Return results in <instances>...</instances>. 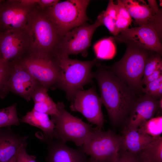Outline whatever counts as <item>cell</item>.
I'll use <instances>...</instances> for the list:
<instances>
[{
	"label": "cell",
	"mask_w": 162,
	"mask_h": 162,
	"mask_svg": "<svg viewBox=\"0 0 162 162\" xmlns=\"http://www.w3.org/2000/svg\"><path fill=\"white\" fill-rule=\"evenodd\" d=\"M112 38L117 42L137 46L162 55V38L153 28L149 25L128 28Z\"/></svg>",
	"instance_id": "obj_13"
},
{
	"label": "cell",
	"mask_w": 162,
	"mask_h": 162,
	"mask_svg": "<svg viewBox=\"0 0 162 162\" xmlns=\"http://www.w3.org/2000/svg\"><path fill=\"white\" fill-rule=\"evenodd\" d=\"M121 138L111 130L93 128L81 149L91 162H112L121 150Z\"/></svg>",
	"instance_id": "obj_6"
},
{
	"label": "cell",
	"mask_w": 162,
	"mask_h": 162,
	"mask_svg": "<svg viewBox=\"0 0 162 162\" xmlns=\"http://www.w3.org/2000/svg\"><path fill=\"white\" fill-rule=\"evenodd\" d=\"M31 49V43L26 28L1 33L0 59L9 63L21 58Z\"/></svg>",
	"instance_id": "obj_12"
},
{
	"label": "cell",
	"mask_w": 162,
	"mask_h": 162,
	"mask_svg": "<svg viewBox=\"0 0 162 162\" xmlns=\"http://www.w3.org/2000/svg\"><path fill=\"white\" fill-rule=\"evenodd\" d=\"M10 63L0 59V98H4L9 92L7 82L9 75Z\"/></svg>",
	"instance_id": "obj_29"
},
{
	"label": "cell",
	"mask_w": 162,
	"mask_h": 162,
	"mask_svg": "<svg viewBox=\"0 0 162 162\" xmlns=\"http://www.w3.org/2000/svg\"><path fill=\"white\" fill-rule=\"evenodd\" d=\"M26 28L30 39L31 50L53 56L62 36L44 9L38 5L32 13Z\"/></svg>",
	"instance_id": "obj_2"
},
{
	"label": "cell",
	"mask_w": 162,
	"mask_h": 162,
	"mask_svg": "<svg viewBox=\"0 0 162 162\" xmlns=\"http://www.w3.org/2000/svg\"><path fill=\"white\" fill-rule=\"evenodd\" d=\"M28 138L14 131L10 127L0 128V162H8L15 156L27 143Z\"/></svg>",
	"instance_id": "obj_18"
},
{
	"label": "cell",
	"mask_w": 162,
	"mask_h": 162,
	"mask_svg": "<svg viewBox=\"0 0 162 162\" xmlns=\"http://www.w3.org/2000/svg\"><path fill=\"white\" fill-rule=\"evenodd\" d=\"M8 162H16L15 156L13 157L10 161Z\"/></svg>",
	"instance_id": "obj_36"
},
{
	"label": "cell",
	"mask_w": 162,
	"mask_h": 162,
	"mask_svg": "<svg viewBox=\"0 0 162 162\" xmlns=\"http://www.w3.org/2000/svg\"><path fill=\"white\" fill-rule=\"evenodd\" d=\"M117 11V4L113 0H110L106 10L102 12L97 18L100 21L102 25L104 26L114 36H116V23Z\"/></svg>",
	"instance_id": "obj_23"
},
{
	"label": "cell",
	"mask_w": 162,
	"mask_h": 162,
	"mask_svg": "<svg viewBox=\"0 0 162 162\" xmlns=\"http://www.w3.org/2000/svg\"><path fill=\"white\" fill-rule=\"evenodd\" d=\"M132 18L139 26L148 25L153 28L162 37V14L160 9L155 14L144 1L122 0Z\"/></svg>",
	"instance_id": "obj_16"
},
{
	"label": "cell",
	"mask_w": 162,
	"mask_h": 162,
	"mask_svg": "<svg viewBox=\"0 0 162 162\" xmlns=\"http://www.w3.org/2000/svg\"><path fill=\"white\" fill-rule=\"evenodd\" d=\"M140 162H162V137H154L145 147L136 154Z\"/></svg>",
	"instance_id": "obj_22"
},
{
	"label": "cell",
	"mask_w": 162,
	"mask_h": 162,
	"mask_svg": "<svg viewBox=\"0 0 162 162\" xmlns=\"http://www.w3.org/2000/svg\"><path fill=\"white\" fill-rule=\"evenodd\" d=\"M38 137L47 145V162H89L86 154L81 148H71L58 140L44 138L42 134Z\"/></svg>",
	"instance_id": "obj_15"
},
{
	"label": "cell",
	"mask_w": 162,
	"mask_h": 162,
	"mask_svg": "<svg viewBox=\"0 0 162 162\" xmlns=\"http://www.w3.org/2000/svg\"><path fill=\"white\" fill-rule=\"evenodd\" d=\"M161 76H162V68L155 71L145 79L142 80V85H146L148 83L158 79Z\"/></svg>",
	"instance_id": "obj_33"
},
{
	"label": "cell",
	"mask_w": 162,
	"mask_h": 162,
	"mask_svg": "<svg viewBox=\"0 0 162 162\" xmlns=\"http://www.w3.org/2000/svg\"><path fill=\"white\" fill-rule=\"evenodd\" d=\"M1 32H0V35H1Z\"/></svg>",
	"instance_id": "obj_37"
},
{
	"label": "cell",
	"mask_w": 162,
	"mask_h": 162,
	"mask_svg": "<svg viewBox=\"0 0 162 162\" xmlns=\"http://www.w3.org/2000/svg\"><path fill=\"white\" fill-rule=\"evenodd\" d=\"M112 37L100 40L94 46L93 49L97 59H112L116 53V47Z\"/></svg>",
	"instance_id": "obj_24"
},
{
	"label": "cell",
	"mask_w": 162,
	"mask_h": 162,
	"mask_svg": "<svg viewBox=\"0 0 162 162\" xmlns=\"http://www.w3.org/2000/svg\"><path fill=\"white\" fill-rule=\"evenodd\" d=\"M10 63L7 87L9 92L29 101L35 89L40 85L22 65L16 61Z\"/></svg>",
	"instance_id": "obj_14"
},
{
	"label": "cell",
	"mask_w": 162,
	"mask_h": 162,
	"mask_svg": "<svg viewBox=\"0 0 162 162\" xmlns=\"http://www.w3.org/2000/svg\"><path fill=\"white\" fill-rule=\"evenodd\" d=\"M37 4L36 0H0V32L26 28Z\"/></svg>",
	"instance_id": "obj_9"
},
{
	"label": "cell",
	"mask_w": 162,
	"mask_h": 162,
	"mask_svg": "<svg viewBox=\"0 0 162 162\" xmlns=\"http://www.w3.org/2000/svg\"><path fill=\"white\" fill-rule=\"evenodd\" d=\"M90 1L68 0L44 9L58 34L64 36L73 29L86 23L89 19L86 9Z\"/></svg>",
	"instance_id": "obj_5"
},
{
	"label": "cell",
	"mask_w": 162,
	"mask_h": 162,
	"mask_svg": "<svg viewBox=\"0 0 162 162\" xmlns=\"http://www.w3.org/2000/svg\"><path fill=\"white\" fill-rule=\"evenodd\" d=\"M161 56L156 52H152L146 61L142 80L145 79L155 71L162 68Z\"/></svg>",
	"instance_id": "obj_28"
},
{
	"label": "cell",
	"mask_w": 162,
	"mask_h": 162,
	"mask_svg": "<svg viewBox=\"0 0 162 162\" xmlns=\"http://www.w3.org/2000/svg\"><path fill=\"white\" fill-rule=\"evenodd\" d=\"M54 57L60 71L55 86L64 90L67 98L71 101L76 92L92 81L94 77L92 68L98 59L81 61L70 58L67 56L56 55Z\"/></svg>",
	"instance_id": "obj_3"
},
{
	"label": "cell",
	"mask_w": 162,
	"mask_h": 162,
	"mask_svg": "<svg viewBox=\"0 0 162 162\" xmlns=\"http://www.w3.org/2000/svg\"><path fill=\"white\" fill-rule=\"evenodd\" d=\"M56 104L57 114L51 116L55 125L53 138L65 143L73 142L81 148L92 131V125L72 115L65 109L62 102Z\"/></svg>",
	"instance_id": "obj_7"
},
{
	"label": "cell",
	"mask_w": 162,
	"mask_h": 162,
	"mask_svg": "<svg viewBox=\"0 0 162 162\" xmlns=\"http://www.w3.org/2000/svg\"><path fill=\"white\" fill-rule=\"evenodd\" d=\"M20 122L40 128L43 132L42 135L45 138H53L55 125L47 114L32 110L20 119Z\"/></svg>",
	"instance_id": "obj_20"
},
{
	"label": "cell",
	"mask_w": 162,
	"mask_h": 162,
	"mask_svg": "<svg viewBox=\"0 0 162 162\" xmlns=\"http://www.w3.org/2000/svg\"><path fill=\"white\" fill-rule=\"evenodd\" d=\"M112 162H140L136 154L121 150L117 158Z\"/></svg>",
	"instance_id": "obj_32"
},
{
	"label": "cell",
	"mask_w": 162,
	"mask_h": 162,
	"mask_svg": "<svg viewBox=\"0 0 162 162\" xmlns=\"http://www.w3.org/2000/svg\"><path fill=\"white\" fill-rule=\"evenodd\" d=\"M27 143L23 145L15 156L16 162H37L35 156L29 155L27 152Z\"/></svg>",
	"instance_id": "obj_31"
},
{
	"label": "cell",
	"mask_w": 162,
	"mask_h": 162,
	"mask_svg": "<svg viewBox=\"0 0 162 162\" xmlns=\"http://www.w3.org/2000/svg\"><path fill=\"white\" fill-rule=\"evenodd\" d=\"M48 89L40 85L32 96L34 103L32 110L51 116L56 115L58 109L56 104L49 95Z\"/></svg>",
	"instance_id": "obj_21"
},
{
	"label": "cell",
	"mask_w": 162,
	"mask_h": 162,
	"mask_svg": "<svg viewBox=\"0 0 162 162\" xmlns=\"http://www.w3.org/2000/svg\"><path fill=\"white\" fill-rule=\"evenodd\" d=\"M162 98L157 99L145 94L137 98L129 113L126 127L137 129L144 122L154 117L162 109Z\"/></svg>",
	"instance_id": "obj_17"
},
{
	"label": "cell",
	"mask_w": 162,
	"mask_h": 162,
	"mask_svg": "<svg viewBox=\"0 0 162 162\" xmlns=\"http://www.w3.org/2000/svg\"><path fill=\"white\" fill-rule=\"evenodd\" d=\"M17 62L39 82L48 89L56 86L60 71L53 57L31 50Z\"/></svg>",
	"instance_id": "obj_8"
},
{
	"label": "cell",
	"mask_w": 162,
	"mask_h": 162,
	"mask_svg": "<svg viewBox=\"0 0 162 162\" xmlns=\"http://www.w3.org/2000/svg\"><path fill=\"white\" fill-rule=\"evenodd\" d=\"M17 104L15 103L8 107L0 109V128L18 125L20 119L16 110Z\"/></svg>",
	"instance_id": "obj_27"
},
{
	"label": "cell",
	"mask_w": 162,
	"mask_h": 162,
	"mask_svg": "<svg viewBox=\"0 0 162 162\" xmlns=\"http://www.w3.org/2000/svg\"><path fill=\"white\" fill-rule=\"evenodd\" d=\"M38 5L42 9L52 7L60 1L58 0H36Z\"/></svg>",
	"instance_id": "obj_34"
},
{
	"label": "cell",
	"mask_w": 162,
	"mask_h": 162,
	"mask_svg": "<svg viewBox=\"0 0 162 162\" xmlns=\"http://www.w3.org/2000/svg\"><path fill=\"white\" fill-rule=\"evenodd\" d=\"M138 130L152 137L160 136L162 133L161 116L153 117L141 124Z\"/></svg>",
	"instance_id": "obj_26"
},
{
	"label": "cell",
	"mask_w": 162,
	"mask_h": 162,
	"mask_svg": "<svg viewBox=\"0 0 162 162\" xmlns=\"http://www.w3.org/2000/svg\"><path fill=\"white\" fill-rule=\"evenodd\" d=\"M102 104L100 97L92 87L76 92L70 107L71 110L81 113L89 122L102 130L105 121L101 110Z\"/></svg>",
	"instance_id": "obj_11"
},
{
	"label": "cell",
	"mask_w": 162,
	"mask_h": 162,
	"mask_svg": "<svg viewBox=\"0 0 162 162\" xmlns=\"http://www.w3.org/2000/svg\"><path fill=\"white\" fill-rule=\"evenodd\" d=\"M148 4L150 8L155 13L157 14L159 11L160 9L156 0H148Z\"/></svg>",
	"instance_id": "obj_35"
},
{
	"label": "cell",
	"mask_w": 162,
	"mask_h": 162,
	"mask_svg": "<svg viewBox=\"0 0 162 162\" xmlns=\"http://www.w3.org/2000/svg\"><path fill=\"white\" fill-rule=\"evenodd\" d=\"M123 57L110 67H105L128 86L134 92H142V80L146 61L151 51L140 46L127 44Z\"/></svg>",
	"instance_id": "obj_4"
},
{
	"label": "cell",
	"mask_w": 162,
	"mask_h": 162,
	"mask_svg": "<svg viewBox=\"0 0 162 162\" xmlns=\"http://www.w3.org/2000/svg\"><path fill=\"white\" fill-rule=\"evenodd\" d=\"M89 162H90V161H89Z\"/></svg>",
	"instance_id": "obj_38"
},
{
	"label": "cell",
	"mask_w": 162,
	"mask_h": 162,
	"mask_svg": "<svg viewBox=\"0 0 162 162\" xmlns=\"http://www.w3.org/2000/svg\"><path fill=\"white\" fill-rule=\"evenodd\" d=\"M121 138V150L136 154L150 142L154 137L139 131L137 129L126 127Z\"/></svg>",
	"instance_id": "obj_19"
},
{
	"label": "cell",
	"mask_w": 162,
	"mask_h": 162,
	"mask_svg": "<svg viewBox=\"0 0 162 162\" xmlns=\"http://www.w3.org/2000/svg\"><path fill=\"white\" fill-rule=\"evenodd\" d=\"M102 25L100 21L97 18L92 24L86 22L70 31L62 37L55 56H68L81 53L86 56L94 32Z\"/></svg>",
	"instance_id": "obj_10"
},
{
	"label": "cell",
	"mask_w": 162,
	"mask_h": 162,
	"mask_svg": "<svg viewBox=\"0 0 162 162\" xmlns=\"http://www.w3.org/2000/svg\"><path fill=\"white\" fill-rule=\"evenodd\" d=\"M98 66L93 77L98 82L102 104L111 122L118 124L129 115L137 99L135 92L105 67Z\"/></svg>",
	"instance_id": "obj_1"
},
{
	"label": "cell",
	"mask_w": 162,
	"mask_h": 162,
	"mask_svg": "<svg viewBox=\"0 0 162 162\" xmlns=\"http://www.w3.org/2000/svg\"><path fill=\"white\" fill-rule=\"evenodd\" d=\"M146 86V87L142 90L146 95L157 99L162 98V76Z\"/></svg>",
	"instance_id": "obj_30"
},
{
	"label": "cell",
	"mask_w": 162,
	"mask_h": 162,
	"mask_svg": "<svg viewBox=\"0 0 162 162\" xmlns=\"http://www.w3.org/2000/svg\"><path fill=\"white\" fill-rule=\"evenodd\" d=\"M117 4L118 11L116 23V36L129 28L132 21V18L122 0H118Z\"/></svg>",
	"instance_id": "obj_25"
}]
</instances>
